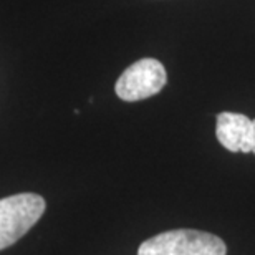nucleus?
<instances>
[{"label": "nucleus", "mask_w": 255, "mask_h": 255, "mask_svg": "<svg viewBox=\"0 0 255 255\" xmlns=\"http://www.w3.org/2000/svg\"><path fill=\"white\" fill-rule=\"evenodd\" d=\"M216 134L219 142L232 152H252L255 142V120L241 113H221L217 116Z\"/></svg>", "instance_id": "obj_4"}, {"label": "nucleus", "mask_w": 255, "mask_h": 255, "mask_svg": "<svg viewBox=\"0 0 255 255\" xmlns=\"http://www.w3.org/2000/svg\"><path fill=\"white\" fill-rule=\"evenodd\" d=\"M252 152H254V154H255V142H254V149H252Z\"/></svg>", "instance_id": "obj_5"}, {"label": "nucleus", "mask_w": 255, "mask_h": 255, "mask_svg": "<svg viewBox=\"0 0 255 255\" xmlns=\"http://www.w3.org/2000/svg\"><path fill=\"white\" fill-rule=\"evenodd\" d=\"M45 207V199L33 192L0 199V251L22 239L43 216Z\"/></svg>", "instance_id": "obj_2"}, {"label": "nucleus", "mask_w": 255, "mask_h": 255, "mask_svg": "<svg viewBox=\"0 0 255 255\" xmlns=\"http://www.w3.org/2000/svg\"><path fill=\"white\" fill-rule=\"evenodd\" d=\"M227 247L214 234L176 229L147 239L137 249V255H226Z\"/></svg>", "instance_id": "obj_1"}, {"label": "nucleus", "mask_w": 255, "mask_h": 255, "mask_svg": "<svg viewBox=\"0 0 255 255\" xmlns=\"http://www.w3.org/2000/svg\"><path fill=\"white\" fill-rule=\"evenodd\" d=\"M167 81L166 68L154 58H142L123 71L116 81L115 91L123 101H139L164 88Z\"/></svg>", "instance_id": "obj_3"}]
</instances>
